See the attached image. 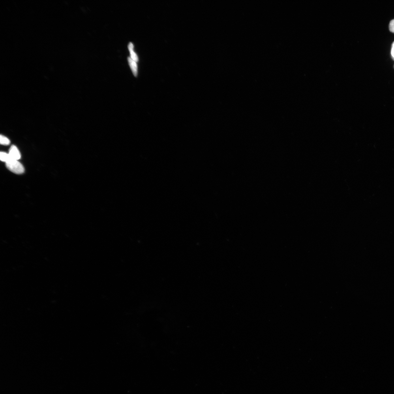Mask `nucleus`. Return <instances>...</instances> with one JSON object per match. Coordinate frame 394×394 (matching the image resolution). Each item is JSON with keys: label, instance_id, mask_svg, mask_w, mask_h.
Returning a JSON list of instances; mask_svg holds the SVG:
<instances>
[{"label": "nucleus", "instance_id": "7ed1b4c3", "mask_svg": "<svg viewBox=\"0 0 394 394\" xmlns=\"http://www.w3.org/2000/svg\"><path fill=\"white\" fill-rule=\"evenodd\" d=\"M128 61L129 63L131 69L132 70V73L135 76H137L138 74V68L137 65L136 63V62L132 59L131 58L128 57Z\"/></svg>", "mask_w": 394, "mask_h": 394}, {"label": "nucleus", "instance_id": "6e6552de", "mask_svg": "<svg viewBox=\"0 0 394 394\" xmlns=\"http://www.w3.org/2000/svg\"><path fill=\"white\" fill-rule=\"evenodd\" d=\"M391 55L392 58L394 60V42L393 43L392 45Z\"/></svg>", "mask_w": 394, "mask_h": 394}, {"label": "nucleus", "instance_id": "0eeeda50", "mask_svg": "<svg viewBox=\"0 0 394 394\" xmlns=\"http://www.w3.org/2000/svg\"><path fill=\"white\" fill-rule=\"evenodd\" d=\"M390 31L394 33V19L391 21L389 25Z\"/></svg>", "mask_w": 394, "mask_h": 394}, {"label": "nucleus", "instance_id": "20e7f679", "mask_svg": "<svg viewBox=\"0 0 394 394\" xmlns=\"http://www.w3.org/2000/svg\"><path fill=\"white\" fill-rule=\"evenodd\" d=\"M134 46L133 44L132 43H130L128 46V49H129L131 58L134 61L137 62L138 61V58L137 55L135 52L133 50Z\"/></svg>", "mask_w": 394, "mask_h": 394}, {"label": "nucleus", "instance_id": "f257e3e1", "mask_svg": "<svg viewBox=\"0 0 394 394\" xmlns=\"http://www.w3.org/2000/svg\"><path fill=\"white\" fill-rule=\"evenodd\" d=\"M6 166L8 170L15 174H21L25 172L24 167L18 160L11 158L6 162Z\"/></svg>", "mask_w": 394, "mask_h": 394}, {"label": "nucleus", "instance_id": "423d86ee", "mask_svg": "<svg viewBox=\"0 0 394 394\" xmlns=\"http://www.w3.org/2000/svg\"><path fill=\"white\" fill-rule=\"evenodd\" d=\"M0 143L1 145L7 146L10 144V141L7 137L1 135L0 137Z\"/></svg>", "mask_w": 394, "mask_h": 394}, {"label": "nucleus", "instance_id": "f03ea898", "mask_svg": "<svg viewBox=\"0 0 394 394\" xmlns=\"http://www.w3.org/2000/svg\"><path fill=\"white\" fill-rule=\"evenodd\" d=\"M11 158L12 159L18 160L21 158L20 151L16 146L12 145L10 148L9 153H8Z\"/></svg>", "mask_w": 394, "mask_h": 394}, {"label": "nucleus", "instance_id": "39448f33", "mask_svg": "<svg viewBox=\"0 0 394 394\" xmlns=\"http://www.w3.org/2000/svg\"><path fill=\"white\" fill-rule=\"evenodd\" d=\"M10 159H11V158H10L8 153L4 152H1V153H0V159H1L2 161L6 163Z\"/></svg>", "mask_w": 394, "mask_h": 394}]
</instances>
